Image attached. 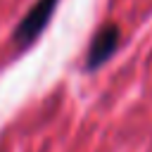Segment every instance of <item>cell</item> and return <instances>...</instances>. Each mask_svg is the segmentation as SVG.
<instances>
[{"label":"cell","mask_w":152,"mask_h":152,"mask_svg":"<svg viewBox=\"0 0 152 152\" xmlns=\"http://www.w3.org/2000/svg\"><path fill=\"white\" fill-rule=\"evenodd\" d=\"M116 48H119V26L116 24H104L95 33V38L88 48V69H95V66L104 64L114 55Z\"/></svg>","instance_id":"7a4b0ae2"},{"label":"cell","mask_w":152,"mask_h":152,"mask_svg":"<svg viewBox=\"0 0 152 152\" xmlns=\"http://www.w3.org/2000/svg\"><path fill=\"white\" fill-rule=\"evenodd\" d=\"M57 2H59V0H38V2L24 14V19H21L19 26L14 28V36H12V38H14L19 45H31V43L38 38V33L48 26V21H50Z\"/></svg>","instance_id":"6da1fadb"}]
</instances>
